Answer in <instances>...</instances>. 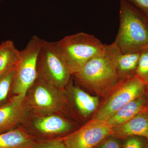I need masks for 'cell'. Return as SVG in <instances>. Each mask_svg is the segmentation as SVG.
Masks as SVG:
<instances>
[{
    "label": "cell",
    "mask_w": 148,
    "mask_h": 148,
    "mask_svg": "<svg viewBox=\"0 0 148 148\" xmlns=\"http://www.w3.org/2000/svg\"><path fill=\"white\" fill-rule=\"evenodd\" d=\"M35 128L43 135L56 137L71 130L72 125L66 119L56 115L41 117L34 123Z\"/></svg>",
    "instance_id": "obj_10"
},
{
    "label": "cell",
    "mask_w": 148,
    "mask_h": 148,
    "mask_svg": "<svg viewBox=\"0 0 148 148\" xmlns=\"http://www.w3.org/2000/svg\"><path fill=\"white\" fill-rule=\"evenodd\" d=\"M35 138L23 130H12L0 133V148H32Z\"/></svg>",
    "instance_id": "obj_13"
},
{
    "label": "cell",
    "mask_w": 148,
    "mask_h": 148,
    "mask_svg": "<svg viewBox=\"0 0 148 148\" xmlns=\"http://www.w3.org/2000/svg\"><path fill=\"white\" fill-rule=\"evenodd\" d=\"M25 96L16 95L0 108V133L6 132L17 124L25 114Z\"/></svg>",
    "instance_id": "obj_9"
},
{
    "label": "cell",
    "mask_w": 148,
    "mask_h": 148,
    "mask_svg": "<svg viewBox=\"0 0 148 148\" xmlns=\"http://www.w3.org/2000/svg\"><path fill=\"white\" fill-rule=\"evenodd\" d=\"M37 68L38 79L58 88L69 83L72 74L57 43L44 40L37 57Z\"/></svg>",
    "instance_id": "obj_4"
},
{
    "label": "cell",
    "mask_w": 148,
    "mask_h": 148,
    "mask_svg": "<svg viewBox=\"0 0 148 148\" xmlns=\"http://www.w3.org/2000/svg\"><path fill=\"white\" fill-rule=\"evenodd\" d=\"M145 85L135 76L119 81L92 119L107 121L127 103L140 98L144 91Z\"/></svg>",
    "instance_id": "obj_5"
},
{
    "label": "cell",
    "mask_w": 148,
    "mask_h": 148,
    "mask_svg": "<svg viewBox=\"0 0 148 148\" xmlns=\"http://www.w3.org/2000/svg\"><path fill=\"white\" fill-rule=\"evenodd\" d=\"M119 48L113 42L106 45L104 53L88 62L75 74L80 83L98 93L112 89L119 81L116 56Z\"/></svg>",
    "instance_id": "obj_2"
},
{
    "label": "cell",
    "mask_w": 148,
    "mask_h": 148,
    "mask_svg": "<svg viewBox=\"0 0 148 148\" xmlns=\"http://www.w3.org/2000/svg\"><path fill=\"white\" fill-rule=\"evenodd\" d=\"M135 76L148 85V49L141 51Z\"/></svg>",
    "instance_id": "obj_18"
},
{
    "label": "cell",
    "mask_w": 148,
    "mask_h": 148,
    "mask_svg": "<svg viewBox=\"0 0 148 148\" xmlns=\"http://www.w3.org/2000/svg\"><path fill=\"white\" fill-rule=\"evenodd\" d=\"M32 148H67L62 138L43 140L35 143Z\"/></svg>",
    "instance_id": "obj_19"
},
{
    "label": "cell",
    "mask_w": 148,
    "mask_h": 148,
    "mask_svg": "<svg viewBox=\"0 0 148 148\" xmlns=\"http://www.w3.org/2000/svg\"><path fill=\"white\" fill-rule=\"evenodd\" d=\"M31 88V104L39 112L50 113L59 110L63 106V95L53 85L37 78Z\"/></svg>",
    "instance_id": "obj_8"
},
{
    "label": "cell",
    "mask_w": 148,
    "mask_h": 148,
    "mask_svg": "<svg viewBox=\"0 0 148 148\" xmlns=\"http://www.w3.org/2000/svg\"><path fill=\"white\" fill-rule=\"evenodd\" d=\"M118 138L106 139L94 148H123L121 143Z\"/></svg>",
    "instance_id": "obj_20"
},
{
    "label": "cell",
    "mask_w": 148,
    "mask_h": 148,
    "mask_svg": "<svg viewBox=\"0 0 148 148\" xmlns=\"http://www.w3.org/2000/svg\"><path fill=\"white\" fill-rule=\"evenodd\" d=\"M120 25L114 43L122 53L148 49V18L134 6L120 0Z\"/></svg>",
    "instance_id": "obj_1"
},
{
    "label": "cell",
    "mask_w": 148,
    "mask_h": 148,
    "mask_svg": "<svg viewBox=\"0 0 148 148\" xmlns=\"http://www.w3.org/2000/svg\"><path fill=\"white\" fill-rule=\"evenodd\" d=\"M113 130L107 121L92 119L79 129L62 138L67 148H94L112 135Z\"/></svg>",
    "instance_id": "obj_7"
},
{
    "label": "cell",
    "mask_w": 148,
    "mask_h": 148,
    "mask_svg": "<svg viewBox=\"0 0 148 148\" xmlns=\"http://www.w3.org/2000/svg\"><path fill=\"white\" fill-rule=\"evenodd\" d=\"M75 105L81 114L87 117L93 113L99 104L98 97L92 96L76 86L71 88Z\"/></svg>",
    "instance_id": "obj_16"
},
{
    "label": "cell",
    "mask_w": 148,
    "mask_h": 148,
    "mask_svg": "<svg viewBox=\"0 0 148 148\" xmlns=\"http://www.w3.org/2000/svg\"><path fill=\"white\" fill-rule=\"evenodd\" d=\"M43 40L38 36H33L26 47L21 51L12 87L16 95L26 96L38 78L37 57Z\"/></svg>",
    "instance_id": "obj_6"
},
{
    "label": "cell",
    "mask_w": 148,
    "mask_h": 148,
    "mask_svg": "<svg viewBox=\"0 0 148 148\" xmlns=\"http://www.w3.org/2000/svg\"><path fill=\"white\" fill-rule=\"evenodd\" d=\"M148 17V0H125Z\"/></svg>",
    "instance_id": "obj_21"
},
{
    "label": "cell",
    "mask_w": 148,
    "mask_h": 148,
    "mask_svg": "<svg viewBox=\"0 0 148 148\" xmlns=\"http://www.w3.org/2000/svg\"><path fill=\"white\" fill-rule=\"evenodd\" d=\"M21 56V51L16 48L10 40L0 45V76L16 68Z\"/></svg>",
    "instance_id": "obj_15"
},
{
    "label": "cell",
    "mask_w": 148,
    "mask_h": 148,
    "mask_svg": "<svg viewBox=\"0 0 148 148\" xmlns=\"http://www.w3.org/2000/svg\"><path fill=\"white\" fill-rule=\"evenodd\" d=\"M56 43L74 75L88 62L103 54L106 47L95 36L83 32L67 36Z\"/></svg>",
    "instance_id": "obj_3"
},
{
    "label": "cell",
    "mask_w": 148,
    "mask_h": 148,
    "mask_svg": "<svg viewBox=\"0 0 148 148\" xmlns=\"http://www.w3.org/2000/svg\"><path fill=\"white\" fill-rule=\"evenodd\" d=\"M112 136L118 138L137 135L148 139V117L141 113L119 126L114 127Z\"/></svg>",
    "instance_id": "obj_11"
},
{
    "label": "cell",
    "mask_w": 148,
    "mask_h": 148,
    "mask_svg": "<svg viewBox=\"0 0 148 148\" xmlns=\"http://www.w3.org/2000/svg\"><path fill=\"white\" fill-rule=\"evenodd\" d=\"M1 1V0H0V1Z\"/></svg>",
    "instance_id": "obj_25"
},
{
    "label": "cell",
    "mask_w": 148,
    "mask_h": 148,
    "mask_svg": "<svg viewBox=\"0 0 148 148\" xmlns=\"http://www.w3.org/2000/svg\"><path fill=\"white\" fill-rule=\"evenodd\" d=\"M147 18H148V17H147Z\"/></svg>",
    "instance_id": "obj_24"
},
{
    "label": "cell",
    "mask_w": 148,
    "mask_h": 148,
    "mask_svg": "<svg viewBox=\"0 0 148 148\" xmlns=\"http://www.w3.org/2000/svg\"><path fill=\"white\" fill-rule=\"evenodd\" d=\"M140 53H123L119 49L116 54V66L119 81L135 76Z\"/></svg>",
    "instance_id": "obj_14"
},
{
    "label": "cell",
    "mask_w": 148,
    "mask_h": 148,
    "mask_svg": "<svg viewBox=\"0 0 148 148\" xmlns=\"http://www.w3.org/2000/svg\"><path fill=\"white\" fill-rule=\"evenodd\" d=\"M16 68L0 76V102L4 101L7 98L11 88L13 86Z\"/></svg>",
    "instance_id": "obj_17"
},
{
    "label": "cell",
    "mask_w": 148,
    "mask_h": 148,
    "mask_svg": "<svg viewBox=\"0 0 148 148\" xmlns=\"http://www.w3.org/2000/svg\"><path fill=\"white\" fill-rule=\"evenodd\" d=\"M143 144L139 139L132 138L127 140L123 148H143Z\"/></svg>",
    "instance_id": "obj_22"
},
{
    "label": "cell",
    "mask_w": 148,
    "mask_h": 148,
    "mask_svg": "<svg viewBox=\"0 0 148 148\" xmlns=\"http://www.w3.org/2000/svg\"><path fill=\"white\" fill-rule=\"evenodd\" d=\"M146 108L144 98H138L127 103L118 110L107 121L113 128L123 124L138 114Z\"/></svg>",
    "instance_id": "obj_12"
},
{
    "label": "cell",
    "mask_w": 148,
    "mask_h": 148,
    "mask_svg": "<svg viewBox=\"0 0 148 148\" xmlns=\"http://www.w3.org/2000/svg\"><path fill=\"white\" fill-rule=\"evenodd\" d=\"M147 148H148V147H147Z\"/></svg>",
    "instance_id": "obj_23"
}]
</instances>
